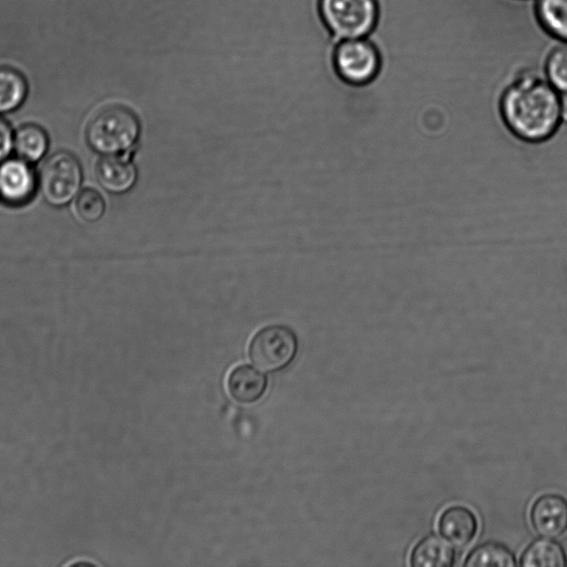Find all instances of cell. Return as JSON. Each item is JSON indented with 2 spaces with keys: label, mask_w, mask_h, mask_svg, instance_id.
<instances>
[{
  "label": "cell",
  "mask_w": 567,
  "mask_h": 567,
  "mask_svg": "<svg viewBox=\"0 0 567 567\" xmlns=\"http://www.w3.org/2000/svg\"><path fill=\"white\" fill-rule=\"evenodd\" d=\"M561 119L567 125V92L561 94Z\"/></svg>",
  "instance_id": "cell-21"
},
{
  "label": "cell",
  "mask_w": 567,
  "mask_h": 567,
  "mask_svg": "<svg viewBox=\"0 0 567 567\" xmlns=\"http://www.w3.org/2000/svg\"><path fill=\"white\" fill-rule=\"evenodd\" d=\"M544 76L560 94L567 92V43H559L550 51Z\"/></svg>",
  "instance_id": "cell-18"
},
{
  "label": "cell",
  "mask_w": 567,
  "mask_h": 567,
  "mask_svg": "<svg viewBox=\"0 0 567 567\" xmlns=\"http://www.w3.org/2000/svg\"><path fill=\"white\" fill-rule=\"evenodd\" d=\"M532 528L541 538L559 539L567 531V500L560 494H544L530 512Z\"/></svg>",
  "instance_id": "cell-8"
},
{
  "label": "cell",
  "mask_w": 567,
  "mask_h": 567,
  "mask_svg": "<svg viewBox=\"0 0 567 567\" xmlns=\"http://www.w3.org/2000/svg\"><path fill=\"white\" fill-rule=\"evenodd\" d=\"M323 22L339 41L370 38L380 18L378 0H319Z\"/></svg>",
  "instance_id": "cell-3"
},
{
  "label": "cell",
  "mask_w": 567,
  "mask_h": 567,
  "mask_svg": "<svg viewBox=\"0 0 567 567\" xmlns=\"http://www.w3.org/2000/svg\"><path fill=\"white\" fill-rule=\"evenodd\" d=\"M456 563V550L441 536L431 534L419 541L410 554L412 567H451Z\"/></svg>",
  "instance_id": "cell-12"
},
{
  "label": "cell",
  "mask_w": 567,
  "mask_h": 567,
  "mask_svg": "<svg viewBox=\"0 0 567 567\" xmlns=\"http://www.w3.org/2000/svg\"><path fill=\"white\" fill-rule=\"evenodd\" d=\"M522 567H566L567 554L563 545L553 539L533 541L521 555Z\"/></svg>",
  "instance_id": "cell-13"
},
{
  "label": "cell",
  "mask_w": 567,
  "mask_h": 567,
  "mask_svg": "<svg viewBox=\"0 0 567 567\" xmlns=\"http://www.w3.org/2000/svg\"><path fill=\"white\" fill-rule=\"evenodd\" d=\"M76 210L82 221L95 223L105 215L106 202L97 190L85 189L77 195Z\"/></svg>",
  "instance_id": "cell-19"
},
{
  "label": "cell",
  "mask_w": 567,
  "mask_h": 567,
  "mask_svg": "<svg viewBox=\"0 0 567 567\" xmlns=\"http://www.w3.org/2000/svg\"><path fill=\"white\" fill-rule=\"evenodd\" d=\"M140 120L131 109L120 105L100 110L89 122L86 139L89 147L102 156L129 151L140 138Z\"/></svg>",
  "instance_id": "cell-2"
},
{
  "label": "cell",
  "mask_w": 567,
  "mask_h": 567,
  "mask_svg": "<svg viewBox=\"0 0 567 567\" xmlns=\"http://www.w3.org/2000/svg\"><path fill=\"white\" fill-rule=\"evenodd\" d=\"M333 66L346 85L365 88L378 79L383 57L370 38L340 40L333 53Z\"/></svg>",
  "instance_id": "cell-4"
},
{
  "label": "cell",
  "mask_w": 567,
  "mask_h": 567,
  "mask_svg": "<svg viewBox=\"0 0 567 567\" xmlns=\"http://www.w3.org/2000/svg\"><path fill=\"white\" fill-rule=\"evenodd\" d=\"M535 13L546 33L567 43V0H535Z\"/></svg>",
  "instance_id": "cell-15"
},
{
  "label": "cell",
  "mask_w": 567,
  "mask_h": 567,
  "mask_svg": "<svg viewBox=\"0 0 567 567\" xmlns=\"http://www.w3.org/2000/svg\"><path fill=\"white\" fill-rule=\"evenodd\" d=\"M27 91V82L20 72L0 67V113L12 112L22 106Z\"/></svg>",
  "instance_id": "cell-16"
},
{
  "label": "cell",
  "mask_w": 567,
  "mask_h": 567,
  "mask_svg": "<svg viewBox=\"0 0 567 567\" xmlns=\"http://www.w3.org/2000/svg\"><path fill=\"white\" fill-rule=\"evenodd\" d=\"M39 179L32 163L10 159L0 163V199L12 206H22L35 197Z\"/></svg>",
  "instance_id": "cell-7"
},
{
  "label": "cell",
  "mask_w": 567,
  "mask_h": 567,
  "mask_svg": "<svg viewBox=\"0 0 567 567\" xmlns=\"http://www.w3.org/2000/svg\"><path fill=\"white\" fill-rule=\"evenodd\" d=\"M519 563L513 552L507 546L488 542L477 546L467 556L463 563L466 567H514Z\"/></svg>",
  "instance_id": "cell-17"
},
{
  "label": "cell",
  "mask_w": 567,
  "mask_h": 567,
  "mask_svg": "<svg viewBox=\"0 0 567 567\" xmlns=\"http://www.w3.org/2000/svg\"><path fill=\"white\" fill-rule=\"evenodd\" d=\"M298 338L292 328L270 325L260 329L249 344L251 363L265 373H280L293 363L298 353Z\"/></svg>",
  "instance_id": "cell-5"
},
{
  "label": "cell",
  "mask_w": 567,
  "mask_h": 567,
  "mask_svg": "<svg viewBox=\"0 0 567 567\" xmlns=\"http://www.w3.org/2000/svg\"><path fill=\"white\" fill-rule=\"evenodd\" d=\"M38 179L41 194L47 203L63 208L80 193L84 173L75 156L58 152L46 161Z\"/></svg>",
  "instance_id": "cell-6"
},
{
  "label": "cell",
  "mask_w": 567,
  "mask_h": 567,
  "mask_svg": "<svg viewBox=\"0 0 567 567\" xmlns=\"http://www.w3.org/2000/svg\"><path fill=\"white\" fill-rule=\"evenodd\" d=\"M14 149V133L8 122L0 117V163L6 161Z\"/></svg>",
  "instance_id": "cell-20"
},
{
  "label": "cell",
  "mask_w": 567,
  "mask_h": 567,
  "mask_svg": "<svg viewBox=\"0 0 567 567\" xmlns=\"http://www.w3.org/2000/svg\"><path fill=\"white\" fill-rule=\"evenodd\" d=\"M97 178L103 189L113 194H123L134 187L138 172L130 160L116 154L105 156L99 161Z\"/></svg>",
  "instance_id": "cell-11"
},
{
  "label": "cell",
  "mask_w": 567,
  "mask_h": 567,
  "mask_svg": "<svg viewBox=\"0 0 567 567\" xmlns=\"http://www.w3.org/2000/svg\"><path fill=\"white\" fill-rule=\"evenodd\" d=\"M267 387L268 380L262 371L247 364L234 367L226 378L229 395L242 405H252L260 401Z\"/></svg>",
  "instance_id": "cell-10"
},
{
  "label": "cell",
  "mask_w": 567,
  "mask_h": 567,
  "mask_svg": "<svg viewBox=\"0 0 567 567\" xmlns=\"http://www.w3.org/2000/svg\"><path fill=\"white\" fill-rule=\"evenodd\" d=\"M49 149L47 132L37 125H25L14 134V150L20 159L37 163L44 159Z\"/></svg>",
  "instance_id": "cell-14"
},
{
  "label": "cell",
  "mask_w": 567,
  "mask_h": 567,
  "mask_svg": "<svg viewBox=\"0 0 567 567\" xmlns=\"http://www.w3.org/2000/svg\"><path fill=\"white\" fill-rule=\"evenodd\" d=\"M498 109L504 126L527 143L550 140L562 123L561 94L539 72L515 78L503 90Z\"/></svg>",
  "instance_id": "cell-1"
},
{
  "label": "cell",
  "mask_w": 567,
  "mask_h": 567,
  "mask_svg": "<svg viewBox=\"0 0 567 567\" xmlns=\"http://www.w3.org/2000/svg\"><path fill=\"white\" fill-rule=\"evenodd\" d=\"M440 534L453 546L466 548L476 538L479 523L470 509L453 505L442 512L438 522Z\"/></svg>",
  "instance_id": "cell-9"
}]
</instances>
